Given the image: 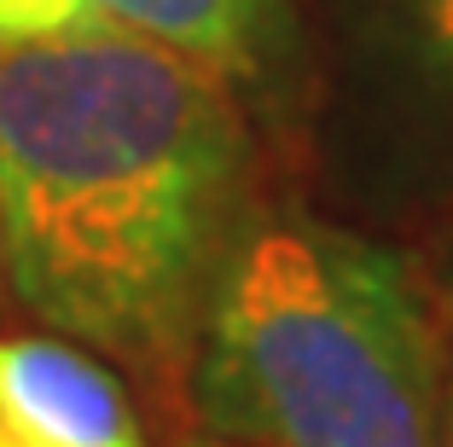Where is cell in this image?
Listing matches in <instances>:
<instances>
[{
    "label": "cell",
    "instance_id": "cell-1",
    "mask_svg": "<svg viewBox=\"0 0 453 447\" xmlns=\"http://www.w3.org/2000/svg\"><path fill=\"white\" fill-rule=\"evenodd\" d=\"M226 76L94 24L0 47V267L88 355L163 372L198 337L244 186Z\"/></svg>",
    "mask_w": 453,
    "mask_h": 447
},
{
    "label": "cell",
    "instance_id": "cell-2",
    "mask_svg": "<svg viewBox=\"0 0 453 447\" xmlns=\"http://www.w3.org/2000/svg\"><path fill=\"white\" fill-rule=\"evenodd\" d=\"M192 407L239 447H436V331L407 256L280 215L226 250Z\"/></svg>",
    "mask_w": 453,
    "mask_h": 447
},
{
    "label": "cell",
    "instance_id": "cell-3",
    "mask_svg": "<svg viewBox=\"0 0 453 447\" xmlns=\"http://www.w3.org/2000/svg\"><path fill=\"white\" fill-rule=\"evenodd\" d=\"M0 447H146L122 383L65 337H0Z\"/></svg>",
    "mask_w": 453,
    "mask_h": 447
},
{
    "label": "cell",
    "instance_id": "cell-4",
    "mask_svg": "<svg viewBox=\"0 0 453 447\" xmlns=\"http://www.w3.org/2000/svg\"><path fill=\"white\" fill-rule=\"evenodd\" d=\"M99 24L134 29L221 76H250L267 41L273 0H94Z\"/></svg>",
    "mask_w": 453,
    "mask_h": 447
},
{
    "label": "cell",
    "instance_id": "cell-5",
    "mask_svg": "<svg viewBox=\"0 0 453 447\" xmlns=\"http://www.w3.org/2000/svg\"><path fill=\"white\" fill-rule=\"evenodd\" d=\"M384 6L413 65L453 93V0H384Z\"/></svg>",
    "mask_w": 453,
    "mask_h": 447
},
{
    "label": "cell",
    "instance_id": "cell-6",
    "mask_svg": "<svg viewBox=\"0 0 453 447\" xmlns=\"http://www.w3.org/2000/svg\"><path fill=\"white\" fill-rule=\"evenodd\" d=\"M94 24H99L94 0H0V47L70 35V29H94Z\"/></svg>",
    "mask_w": 453,
    "mask_h": 447
},
{
    "label": "cell",
    "instance_id": "cell-7",
    "mask_svg": "<svg viewBox=\"0 0 453 447\" xmlns=\"http://www.w3.org/2000/svg\"><path fill=\"white\" fill-rule=\"evenodd\" d=\"M436 447H453V366L441 378V407H436Z\"/></svg>",
    "mask_w": 453,
    "mask_h": 447
},
{
    "label": "cell",
    "instance_id": "cell-8",
    "mask_svg": "<svg viewBox=\"0 0 453 447\" xmlns=\"http://www.w3.org/2000/svg\"><path fill=\"white\" fill-rule=\"evenodd\" d=\"M187 447H239V442H187Z\"/></svg>",
    "mask_w": 453,
    "mask_h": 447
},
{
    "label": "cell",
    "instance_id": "cell-9",
    "mask_svg": "<svg viewBox=\"0 0 453 447\" xmlns=\"http://www.w3.org/2000/svg\"><path fill=\"white\" fill-rule=\"evenodd\" d=\"M448 285H453V238H448Z\"/></svg>",
    "mask_w": 453,
    "mask_h": 447
}]
</instances>
